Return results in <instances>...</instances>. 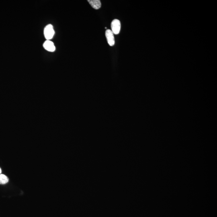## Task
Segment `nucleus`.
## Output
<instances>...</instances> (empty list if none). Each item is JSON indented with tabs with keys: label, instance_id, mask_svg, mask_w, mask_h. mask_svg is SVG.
I'll list each match as a JSON object with an SVG mask.
<instances>
[{
	"label": "nucleus",
	"instance_id": "obj_2",
	"mask_svg": "<svg viewBox=\"0 0 217 217\" xmlns=\"http://www.w3.org/2000/svg\"><path fill=\"white\" fill-rule=\"evenodd\" d=\"M111 28L113 34H118L121 29V23L119 20L115 19L111 23Z\"/></svg>",
	"mask_w": 217,
	"mask_h": 217
},
{
	"label": "nucleus",
	"instance_id": "obj_5",
	"mask_svg": "<svg viewBox=\"0 0 217 217\" xmlns=\"http://www.w3.org/2000/svg\"><path fill=\"white\" fill-rule=\"evenodd\" d=\"M88 1L91 6L95 9H99L101 7V2L99 0H88Z\"/></svg>",
	"mask_w": 217,
	"mask_h": 217
},
{
	"label": "nucleus",
	"instance_id": "obj_4",
	"mask_svg": "<svg viewBox=\"0 0 217 217\" xmlns=\"http://www.w3.org/2000/svg\"><path fill=\"white\" fill-rule=\"evenodd\" d=\"M43 46L44 48L47 50L49 52H53L55 50L56 48L54 43L53 42L50 40L45 41L43 44Z\"/></svg>",
	"mask_w": 217,
	"mask_h": 217
},
{
	"label": "nucleus",
	"instance_id": "obj_7",
	"mask_svg": "<svg viewBox=\"0 0 217 217\" xmlns=\"http://www.w3.org/2000/svg\"><path fill=\"white\" fill-rule=\"evenodd\" d=\"M2 171H1V168H0V174H1V173Z\"/></svg>",
	"mask_w": 217,
	"mask_h": 217
},
{
	"label": "nucleus",
	"instance_id": "obj_3",
	"mask_svg": "<svg viewBox=\"0 0 217 217\" xmlns=\"http://www.w3.org/2000/svg\"><path fill=\"white\" fill-rule=\"evenodd\" d=\"M105 36L107 42L110 46H113L115 44L114 34L112 30H107L105 32Z\"/></svg>",
	"mask_w": 217,
	"mask_h": 217
},
{
	"label": "nucleus",
	"instance_id": "obj_6",
	"mask_svg": "<svg viewBox=\"0 0 217 217\" xmlns=\"http://www.w3.org/2000/svg\"><path fill=\"white\" fill-rule=\"evenodd\" d=\"M9 178L3 174H0V184H5L9 182Z\"/></svg>",
	"mask_w": 217,
	"mask_h": 217
},
{
	"label": "nucleus",
	"instance_id": "obj_1",
	"mask_svg": "<svg viewBox=\"0 0 217 217\" xmlns=\"http://www.w3.org/2000/svg\"><path fill=\"white\" fill-rule=\"evenodd\" d=\"M55 33L53 27L51 24L45 26L44 30V36L47 40H50L53 38Z\"/></svg>",
	"mask_w": 217,
	"mask_h": 217
}]
</instances>
